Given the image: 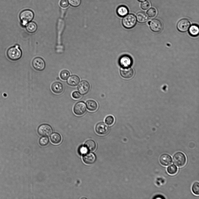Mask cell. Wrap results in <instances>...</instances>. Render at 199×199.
<instances>
[{"mask_svg": "<svg viewBox=\"0 0 199 199\" xmlns=\"http://www.w3.org/2000/svg\"><path fill=\"white\" fill-rule=\"evenodd\" d=\"M8 57L10 60L16 61L22 57V52L18 45L9 48L7 51Z\"/></svg>", "mask_w": 199, "mask_h": 199, "instance_id": "6da1fadb", "label": "cell"}, {"mask_svg": "<svg viewBox=\"0 0 199 199\" xmlns=\"http://www.w3.org/2000/svg\"><path fill=\"white\" fill-rule=\"evenodd\" d=\"M34 17L33 12L29 9L23 10L19 15V18L23 26H26L27 24L32 20Z\"/></svg>", "mask_w": 199, "mask_h": 199, "instance_id": "7a4b0ae2", "label": "cell"}, {"mask_svg": "<svg viewBox=\"0 0 199 199\" xmlns=\"http://www.w3.org/2000/svg\"><path fill=\"white\" fill-rule=\"evenodd\" d=\"M122 22L123 25L125 27L128 29L131 28L135 25L136 18L134 15L129 14L124 16Z\"/></svg>", "mask_w": 199, "mask_h": 199, "instance_id": "3957f363", "label": "cell"}, {"mask_svg": "<svg viewBox=\"0 0 199 199\" xmlns=\"http://www.w3.org/2000/svg\"><path fill=\"white\" fill-rule=\"evenodd\" d=\"M173 162L177 166L182 167L186 163V157L183 153L181 152H177L173 156Z\"/></svg>", "mask_w": 199, "mask_h": 199, "instance_id": "277c9868", "label": "cell"}, {"mask_svg": "<svg viewBox=\"0 0 199 199\" xmlns=\"http://www.w3.org/2000/svg\"><path fill=\"white\" fill-rule=\"evenodd\" d=\"M73 111L74 113L77 115H83L86 111V105L85 102L82 101L77 102L74 106Z\"/></svg>", "mask_w": 199, "mask_h": 199, "instance_id": "5b68a950", "label": "cell"}, {"mask_svg": "<svg viewBox=\"0 0 199 199\" xmlns=\"http://www.w3.org/2000/svg\"><path fill=\"white\" fill-rule=\"evenodd\" d=\"M52 132L53 130L51 126L46 124L40 125L38 129V133L43 136H49Z\"/></svg>", "mask_w": 199, "mask_h": 199, "instance_id": "8992f818", "label": "cell"}, {"mask_svg": "<svg viewBox=\"0 0 199 199\" xmlns=\"http://www.w3.org/2000/svg\"><path fill=\"white\" fill-rule=\"evenodd\" d=\"M110 129L109 127L103 122L98 123L96 125L95 130L100 135H105L107 133Z\"/></svg>", "mask_w": 199, "mask_h": 199, "instance_id": "52a82bcc", "label": "cell"}, {"mask_svg": "<svg viewBox=\"0 0 199 199\" xmlns=\"http://www.w3.org/2000/svg\"><path fill=\"white\" fill-rule=\"evenodd\" d=\"M32 64L35 69L39 71H43L45 68V66L44 61L40 57L35 58L32 61Z\"/></svg>", "mask_w": 199, "mask_h": 199, "instance_id": "ba28073f", "label": "cell"}, {"mask_svg": "<svg viewBox=\"0 0 199 199\" xmlns=\"http://www.w3.org/2000/svg\"><path fill=\"white\" fill-rule=\"evenodd\" d=\"M190 26V23L187 19L184 18L180 20L177 24V28L179 31L185 32L187 31Z\"/></svg>", "mask_w": 199, "mask_h": 199, "instance_id": "9c48e42d", "label": "cell"}, {"mask_svg": "<svg viewBox=\"0 0 199 199\" xmlns=\"http://www.w3.org/2000/svg\"><path fill=\"white\" fill-rule=\"evenodd\" d=\"M90 86L86 80L82 81L78 86V89L80 94L83 95L87 94L89 91Z\"/></svg>", "mask_w": 199, "mask_h": 199, "instance_id": "30bf717a", "label": "cell"}, {"mask_svg": "<svg viewBox=\"0 0 199 199\" xmlns=\"http://www.w3.org/2000/svg\"><path fill=\"white\" fill-rule=\"evenodd\" d=\"M149 25L151 30L154 32H159L162 29V23L157 19H154L150 21Z\"/></svg>", "mask_w": 199, "mask_h": 199, "instance_id": "8fae6325", "label": "cell"}, {"mask_svg": "<svg viewBox=\"0 0 199 199\" xmlns=\"http://www.w3.org/2000/svg\"><path fill=\"white\" fill-rule=\"evenodd\" d=\"M120 73L123 78L129 79L133 77L134 72L133 70L130 67L123 68L120 70Z\"/></svg>", "mask_w": 199, "mask_h": 199, "instance_id": "7c38bea8", "label": "cell"}, {"mask_svg": "<svg viewBox=\"0 0 199 199\" xmlns=\"http://www.w3.org/2000/svg\"><path fill=\"white\" fill-rule=\"evenodd\" d=\"M119 63L121 66L123 68L128 67L132 65V60L129 56L124 55L120 58Z\"/></svg>", "mask_w": 199, "mask_h": 199, "instance_id": "4fadbf2b", "label": "cell"}, {"mask_svg": "<svg viewBox=\"0 0 199 199\" xmlns=\"http://www.w3.org/2000/svg\"><path fill=\"white\" fill-rule=\"evenodd\" d=\"M159 161L162 165L164 166H167L172 163V158L169 154H164L160 156Z\"/></svg>", "mask_w": 199, "mask_h": 199, "instance_id": "5bb4252c", "label": "cell"}, {"mask_svg": "<svg viewBox=\"0 0 199 199\" xmlns=\"http://www.w3.org/2000/svg\"><path fill=\"white\" fill-rule=\"evenodd\" d=\"M51 88L52 91L57 94L61 93L64 88L63 84L58 82H56L52 83L51 86Z\"/></svg>", "mask_w": 199, "mask_h": 199, "instance_id": "9a60e30c", "label": "cell"}, {"mask_svg": "<svg viewBox=\"0 0 199 199\" xmlns=\"http://www.w3.org/2000/svg\"><path fill=\"white\" fill-rule=\"evenodd\" d=\"M84 162L88 164L93 163L96 161V157L95 155L92 153H89L85 154L83 157Z\"/></svg>", "mask_w": 199, "mask_h": 199, "instance_id": "2e32d148", "label": "cell"}, {"mask_svg": "<svg viewBox=\"0 0 199 199\" xmlns=\"http://www.w3.org/2000/svg\"><path fill=\"white\" fill-rule=\"evenodd\" d=\"M80 81V79L78 76L73 75L68 78L67 80V83L70 86L75 87L78 84Z\"/></svg>", "mask_w": 199, "mask_h": 199, "instance_id": "e0dca14e", "label": "cell"}, {"mask_svg": "<svg viewBox=\"0 0 199 199\" xmlns=\"http://www.w3.org/2000/svg\"><path fill=\"white\" fill-rule=\"evenodd\" d=\"M86 106L88 110L93 112L96 111L98 108V105L95 101L89 100L86 102Z\"/></svg>", "mask_w": 199, "mask_h": 199, "instance_id": "ac0fdd59", "label": "cell"}, {"mask_svg": "<svg viewBox=\"0 0 199 199\" xmlns=\"http://www.w3.org/2000/svg\"><path fill=\"white\" fill-rule=\"evenodd\" d=\"M136 17L137 21L140 23H145L148 19L147 15L145 13L142 12H140L138 13Z\"/></svg>", "mask_w": 199, "mask_h": 199, "instance_id": "d6986e66", "label": "cell"}, {"mask_svg": "<svg viewBox=\"0 0 199 199\" xmlns=\"http://www.w3.org/2000/svg\"><path fill=\"white\" fill-rule=\"evenodd\" d=\"M117 13L120 17H124L126 15L128 12L127 8L124 6H119L117 10Z\"/></svg>", "mask_w": 199, "mask_h": 199, "instance_id": "ffe728a7", "label": "cell"}, {"mask_svg": "<svg viewBox=\"0 0 199 199\" xmlns=\"http://www.w3.org/2000/svg\"><path fill=\"white\" fill-rule=\"evenodd\" d=\"M37 29V26L34 22H29L26 26V29L27 31L31 33L35 32Z\"/></svg>", "mask_w": 199, "mask_h": 199, "instance_id": "44dd1931", "label": "cell"}, {"mask_svg": "<svg viewBox=\"0 0 199 199\" xmlns=\"http://www.w3.org/2000/svg\"><path fill=\"white\" fill-rule=\"evenodd\" d=\"M84 145L87 150L90 151H94L96 147V144L95 142L91 140H87L85 143Z\"/></svg>", "mask_w": 199, "mask_h": 199, "instance_id": "7402d4cb", "label": "cell"}, {"mask_svg": "<svg viewBox=\"0 0 199 199\" xmlns=\"http://www.w3.org/2000/svg\"><path fill=\"white\" fill-rule=\"evenodd\" d=\"M189 33L190 35L193 36H197L199 34V29L196 24H193L189 28Z\"/></svg>", "mask_w": 199, "mask_h": 199, "instance_id": "603a6c76", "label": "cell"}, {"mask_svg": "<svg viewBox=\"0 0 199 199\" xmlns=\"http://www.w3.org/2000/svg\"><path fill=\"white\" fill-rule=\"evenodd\" d=\"M61 138L59 134L54 133L52 134L50 136V140L54 144H57L59 143L61 140Z\"/></svg>", "mask_w": 199, "mask_h": 199, "instance_id": "cb8c5ba5", "label": "cell"}, {"mask_svg": "<svg viewBox=\"0 0 199 199\" xmlns=\"http://www.w3.org/2000/svg\"><path fill=\"white\" fill-rule=\"evenodd\" d=\"M178 168L174 164H172L168 166L167 168L168 173L171 175L175 174L177 172Z\"/></svg>", "mask_w": 199, "mask_h": 199, "instance_id": "d4e9b609", "label": "cell"}, {"mask_svg": "<svg viewBox=\"0 0 199 199\" xmlns=\"http://www.w3.org/2000/svg\"><path fill=\"white\" fill-rule=\"evenodd\" d=\"M70 75V72L67 70H63L61 71L60 74L61 79L63 80H66Z\"/></svg>", "mask_w": 199, "mask_h": 199, "instance_id": "484cf974", "label": "cell"}, {"mask_svg": "<svg viewBox=\"0 0 199 199\" xmlns=\"http://www.w3.org/2000/svg\"><path fill=\"white\" fill-rule=\"evenodd\" d=\"M192 191L193 193L196 195L199 194V184L198 182H194L192 187Z\"/></svg>", "mask_w": 199, "mask_h": 199, "instance_id": "4316f807", "label": "cell"}, {"mask_svg": "<svg viewBox=\"0 0 199 199\" xmlns=\"http://www.w3.org/2000/svg\"><path fill=\"white\" fill-rule=\"evenodd\" d=\"M115 121L114 117L112 115L106 117L105 119V122L107 125L111 126L113 124Z\"/></svg>", "mask_w": 199, "mask_h": 199, "instance_id": "83f0119b", "label": "cell"}, {"mask_svg": "<svg viewBox=\"0 0 199 199\" xmlns=\"http://www.w3.org/2000/svg\"><path fill=\"white\" fill-rule=\"evenodd\" d=\"M148 15L150 17H154L156 14V11L155 8H150L147 12Z\"/></svg>", "mask_w": 199, "mask_h": 199, "instance_id": "f1b7e54d", "label": "cell"}, {"mask_svg": "<svg viewBox=\"0 0 199 199\" xmlns=\"http://www.w3.org/2000/svg\"><path fill=\"white\" fill-rule=\"evenodd\" d=\"M68 1L71 5L74 7L78 6L81 3V0H68Z\"/></svg>", "mask_w": 199, "mask_h": 199, "instance_id": "f546056e", "label": "cell"}, {"mask_svg": "<svg viewBox=\"0 0 199 199\" xmlns=\"http://www.w3.org/2000/svg\"><path fill=\"white\" fill-rule=\"evenodd\" d=\"M48 138L46 137H42L39 140V143L42 146L46 145L48 144Z\"/></svg>", "mask_w": 199, "mask_h": 199, "instance_id": "4dcf8cb0", "label": "cell"}, {"mask_svg": "<svg viewBox=\"0 0 199 199\" xmlns=\"http://www.w3.org/2000/svg\"><path fill=\"white\" fill-rule=\"evenodd\" d=\"M150 6L149 2L147 1H144L141 4V7L143 10H146Z\"/></svg>", "mask_w": 199, "mask_h": 199, "instance_id": "1f68e13d", "label": "cell"}, {"mask_svg": "<svg viewBox=\"0 0 199 199\" xmlns=\"http://www.w3.org/2000/svg\"><path fill=\"white\" fill-rule=\"evenodd\" d=\"M72 96L73 98L76 99H79L82 97L80 93L77 91L73 92L72 93Z\"/></svg>", "mask_w": 199, "mask_h": 199, "instance_id": "d6a6232c", "label": "cell"}, {"mask_svg": "<svg viewBox=\"0 0 199 199\" xmlns=\"http://www.w3.org/2000/svg\"><path fill=\"white\" fill-rule=\"evenodd\" d=\"M60 5L62 8L67 7L69 5L68 0H61L60 2Z\"/></svg>", "mask_w": 199, "mask_h": 199, "instance_id": "836d02e7", "label": "cell"}, {"mask_svg": "<svg viewBox=\"0 0 199 199\" xmlns=\"http://www.w3.org/2000/svg\"><path fill=\"white\" fill-rule=\"evenodd\" d=\"M87 151V149L85 147H82L80 149V152L81 153H85Z\"/></svg>", "mask_w": 199, "mask_h": 199, "instance_id": "e575fe53", "label": "cell"}, {"mask_svg": "<svg viewBox=\"0 0 199 199\" xmlns=\"http://www.w3.org/2000/svg\"><path fill=\"white\" fill-rule=\"evenodd\" d=\"M153 199H165V198L162 195H158L154 196Z\"/></svg>", "mask_w": 199, "mask_h": 199, "instance_id": "d590c367", "label": "cell"}, {"mask_svg": "<svg viewBox=\"0 0 199 199\" xmlns=\"http://www.w3.org/2000/svg\"><path fill=\"white\" fill-rule=\"evenodd\" d=\"M140 2H143L146 0H138Z\"/></svg>", "mask_w": 199, "mask_h": 199, "instance_id": "8d00e7d4", "label": "cell"}]
</instances>
